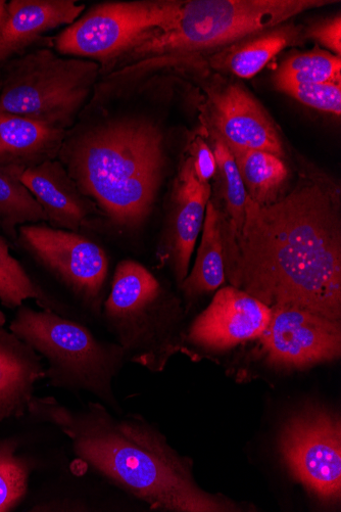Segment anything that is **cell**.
<instances>
[{
  "mask_svg": "<svg viewBox=\"0 0 341 512\" xmlns=\"http://www.w3.org/2000/svg\"><path fill=\"white\" fill-rule=\"evenodd\" d=\"M232 287L269 308L341 317L340 194L323 178H302L286 197L260 206L249 197L233 254Z\"/></svg>",
  "mask_w": 341,
  "mask_h": 512,
  "instance_id": "cell-1",
  "label": "cell"
},
{
  "mask_svg": "<svg viewBox=\"0 0 341 512\" xmlns=\"http://www.w3.org/2000/svg\"><path fill=\"white\" fill-rule=\"evenodd\" d=\"M29 412L66 435L86 468L153 509L239 511L232 502L205 492L194 480L190 462L139 416L117 418L96 402L70 408L53 397L34 398Z\"/></svg>",
  "mask_w": 341,
  "mask_h": 512,
  "instance_id": "cell-2",
  "label": "cell"
},
{
  "mask_svg": "<svg viewBox=\"0 0 341 512\" xmlns=\"http://www.w3.org/2000/svg\"><path fill=\"white\" fill-rule=\"evenodd\" d=\"M58 159L107 221L136 229L150 216L164 179V134L144 118L79 124L67 131Z\"/></svg>",
  "mask_w": 341,
  "mask_h": 512,
  "instance_id": "cell-3",
  "label": "cell"
},
{
  "mask_svg": "<svg viewBox=\"0 0 341 512\" xmlns=\"http://www.w3.org/2000/svg\"><path fill=\"white\" fill-rule=\"evenodd\" d=\"M328 0H189L173 23L137 43L126 56L181 58L232 44L285 24Z\"/></svg>",
  "mask_w": 341,
  "mask_h": 512,
  "instance_id": "cell-4",
  "label": "cell"
},
{
  "mask_svg": "<svg viewBox=\"0 0 341 512\" xmlns=\"http://www.w3.org/2000/svg\"><path fill=\"white\" fill-rule=\"evenodd\" d=\"M10 330L47 361L45 378L53 387L115 403L111 383L122 348L96 339L82 323L44 309L21 307Z\"/></svg>",
  "mask_w": 341,
  "mask_h": 512,
  "instance_id": "cell-5",
  "label": "cell"
},
{
  "mask_svg": "<svg viewBox=\"0 0 341 512\" xmlns=\"http://www.w3.org/2000/svg\"><path fill=\"white\" fill-rule=\"evenodd\" d=\"M101 66L39 49L0 64V111L68 131L82 113Z\"/></svg>",
  "mask_w": 341,
  "mask_h": 512,
  "instance_id": "cell-6",
  "label": "cell"
},
{
  "mask_svg": "<svg viewBox=\"0 0 341 512\" xmlns=\"http://www.w3.org/2000/svg\"><path fill=\"white\" fill-rule=\"evenodd\" d=\"M181 5L175 0L96 5L53 39L55 49L101 63L103 72L145 37L170 26Z\"/></svg>",
  "mask_w": 341,
  "mask_h": 512,
  "instance_id": "cell-7",
  "label": "cell"
},
{
  "mask_svg": "<svg viewBox=\"0 0 341 512\" xmlns=\"http://www.w3.org/2000/svg\"><path fill=\"white\" fill-rule=\"evenodd\" d=\"M17 243L88 310L101 312L109 259L100 245L79 232L42 224L21 226Z\"/></svg>",
  "mask_w": 341,
  "mask_h": 512,
  "instance_id": "cell-8",
  "label": "cell"
},
{
  "mask_svg": "<svg viewBox=\"0 0 341 512\" xmlns=\"http://www.w3.org/2000/svg\"><path fill=\"white\" fill-rule=\"evenodd\" d=\"M280 451L292 477L326 504L341 496V426L334 414L310 409L287 422Z\"/></svg>",
  "mask_w": 341,
  "mask_h": 512,
  "instance_id": "cell-9",
  "label": "cell"
},
{
  "mask_svg": "<svg viewBox=\"0 0 341 512\" xmlns=\"http://www.w3.org/2000/svg\"><path fill=\"white\" fill-rule=\"evenodd\" d=\"M261 342L271 366L307 368L339 358L340 321L300 308L274 307Z\"/></svg>",
  "mask_w": 341,
  "mask_h": 512,
  "instance_id": "cell-10",
  "label": "cell"
},
{
  "mask_svg": "<svg viewBox=\"0 0 341 512\" xmlns=\"http://www.w3.org/2000/svg\"><path fill=\"white\" fill-rule=\"evenodd\" d=\"M210 196V183H202L197 178L188 156L175 180L169 219L158 249V258L170 266L179 286L188 275Z\"/></svg>",
  "mask_w": 341,
  "mask_h": 512,
  "instance_id": "cell-11",
  "label": "cell"
},
{
  "mask_svg": "<svg viewBox=\"0 0 341 512\" xmlns=\"http://www.w3.org/2000/svg\"><path fill=\"white\" fill-rule=\"evenodd\" d=\"M271 308L234 287L220 290L192 323L187 339L212 350H227L259 339L266 332Z\"/></svg>",
  "mask_w": 341,
  "mask_h": 512,
  "instance_id": "cell-12",
  "label": "cell"
},
{
  "mask_svg": "<svg viewBox=\"0 0 341 512\" xmlns=\"http://www.w3.org/2000/svg\"><path fill=\"white\" fill-rule=\"evenodd\" d=\"M213 131L228 146L284 157L281 139L272 120L245 88L229 84L209 91Z\"/></svg>",
  "mask_w": 341,
  "mask_h": 512,
  "instance_id": "cell-13",
  "label": "cell"
},
{
  "mask_svg": "<svg viewBox=\"0 0 341 512\" xmlns=\"http://www.w3.org/2000/svg\"><path fill=\"white\" fill-rule=\"evenodd\" d=\"M22 183L43 209L52 227L81 232L99 207L78 188L60 160H48L25 170Z\"/></svg>",
  "mask_w": 341,
  "mask_h": 512,
  "instance_id": "cell-14",
  "label": "cell"
},
{
  "mask_svg": "<svg viewBox=\"0 0 341 512\" xmlns=\"http://www.w3.org/2000/svg\"><path fill=\"white\" fill-rule=\"evenodd\" d=\"M85 8L74 0H12L0 25V64L23 55L45 33L72 25Z\"/></svg>",
  "mask_w": 341,
  "mask_h": 512,
  "instance_id": "cell-15",
  "label": "cell"
},
{
  "mask_svg": "<svg viewBox=\"0 0 341 512\" xmlns=\"http://www.w3.org/2000/svg\"><path fill=\"white\" fill-rule=\"evenodd\" d=\"M41 359L16 335L0 328V422L29 412L35 385L45 378Z\"/></svg>",
  "mask_w": 341,
  "mask_h": 512,
  "instance_id": "cell-16",
  "label": "cell"
},
{
  "mask_svg": "<svg viewBox=\"0 0 341 512\" xmlns=\"http://www.w3.org/2000/svg\"><path fill=\"white\" fill-rule=\"evenodd\" d=\"M66 130L0 111V167L27 170L58 159Z\"/></svg>",
  "mask_w": 341,
  "mask_h": 512,
  "instance_id": "cell-17",
  "label": "cell"
},
{
  "mask_svg": "<svg viewBox=\"0 0 341 512\" xmlns=\"http://www.w3.org/2000/svg\"><path fill=\"white\" fill-rule=\"evenodd\" d=\"M303 37L301 27L282 24L232 43L213 57L211 64L215 69L250 79L280 52L299 43Z\"/></svg>",
  "mask_w": 341,
  "mask_h": 512,
  "instance_id": "cell-18",
  "label": "cell"
},
{
  "mask_svg": "<svg viewBox=\"0 0 341 512\" xmlns=\"http://www.w3.org/2000/svg\"><path fill=\"white\" fill-rule=\"evenodd\" d=\"M222 222V213L209 202L196 263L179 286L187 299L214 292L225 282Z\"/></svg>",
  "mask_w": 341,
  "mask_h": 512,
  "instance_id": "cell-19",
  "label": "cell"
},
{
  "mask_svg": "<svg viewBox=\"0 0 341 512\" xmlns=\"http://www.w3.org/2000/svg\"><path fill=\"white\" fill-rule=\"evenodd\" d=\"M212 134L221 195L227 212V215H223L222 222L224 259L226 260L233 254L241 236L248 193L231 151L219 134L215 131Z\"/></svg>",
  "mask_w": 341,
  "mask_h": 512,
  "instance_id": "cell-20",
  "label": "cell"
},
{
  "mask_svg": "<svg viewBox=\"0 0 341 512\" xmlns=\"http://www.w3.org/2000/svg\"><path fill=\"white\" fill-rule=\"evenodd\" d=\"M227 147L234 157L248 197L260 206L276 202L288 178L283 160L268 152Z\"/></svg>",
  "mask_w": 341,
  "mask_h": 512,
  "instance_id": "cell-21",
  "label": "cell"
},
{
  "mask_svg": "<svg viewBox=\"0 0 341 512\" xmlns=\"http://www.w3.org/2000/svg\"><path fill=\"white\" fill-rule=\"evenodd\" d=\"M28 299L34 300L44 310L70 317L65 304L32 281L21 263L11 255L6 240L0 236V301L5 307L14 309Z\"/></svg>",
  "mask_w": 341,
  "mask_h": 512,
  "instance_id": "cell-22",
  "label": "cell"
},
{
  "mask_svg": "<svg viewBox=\"0 0 341 512\" xmlns=\"http://www.w3.org/2000/svg\"><path fill=\"white\" fill-rule=\"evenodd\" d=\"M23 172L0 167V230L16 242L21 226L46 222L43 209L21 181Z\"/></svg>",
  "mask_w": 341,
  "mask_h": 512,
  "instance_id": "cell-23",
  "label": "cell"
},
{
  "mask_svg": "<svg viewBox=\"0 0 341 512\" xmlns=\"http://www.w3.org/2000/svg\"><path fill=\"white\" fill-rule=\"evenodd\" d=\"M341 83V60L322 50L296 54L278 68L274 83Z\"/></svg>",
  "mask_w": 341,
  "mask_h": 512,
  "instance_id": "cell-24",
  "label": "cell"
},
{
  "mask_svg": "<svg viewBox=\"0 0 341 512\" xmlns=\"http://www.w3.org/2000/svg\"><path fill=\"white\" fill-rule=\"evenodd\" d=\"M17 448L14 440L0 442V512L13 509L27 491L30 467Z\"/></svg>",
  "mask_w": 341,
  "mask_h": 512,
  "instance_id": "cell-25",
  "label": "cell"
},
{
  "mask_svg": "<svg viewBox=\"0 0 341 512\" xmlns=\"http://www.w3.org/2000/svg\"><path fill=\"white\" fill-rule=\"evenodd\" d=\"M274 85L305 106L337 117L341 114V83L276 82Z\"/></svg>",
  "mask_w": 341,
  "mask_h": 512,
  "instance_id": "cell-26",
  "label": "cell"
},
{
  "mask_svg": "<svg viewBox=\"0 0 341 512\" xmlns=\"http://www.w3.org/2000/svg\"><path fill=\"white\" fill-rule=\"evenodd\" d=\"M306 36L315 39L335 56L341 54V18L340 15L318 22L309 28Z\"/></svg>",
  "mask_w": 341,
  "mask_h": 512,
  "instance_id": "cell-27",
  "label": "cell"
},
{
  "mask_svg": "<svg viewBox=\"0 0 341 512\" xmlns=\"http://www.w3.org/2000/svg\"><path fill=\"white\" fill-rule=\"evenodd\" d=\"M194 173L202 183H209L217 173V162L214 152L201 138H197L190 148Z\"/></svg>",
  "mask_w": 341,
  "mask_h": 512,
  "instance_id": "cell-28",
  "label": "cell"
},
{
  "mask_svg": "<svg viewBox=\"0 0 341 512\" xmlns=\"http://www.w3.org/2000/svg\"><path fill=\"white\" fill-rule=\"evenodd\" d=\"M8 3L6 0H0V25L4 22L7 16Z\"/></svg>",
  "mask_w": 341,
  "mask_h": 512,
  "instance_id": "cell-29",
  "label": "cell"
},
{
  "mask_svg": "<svg viewBox=\"0 0 341 512\" xmlns=\"http://www.w3.org/2000/svg\"><path fill=\"white\" fill-rule=\"evenodd\" d=\"M6 323V316L2 310H0V328H3Z\"/></svg>",
  "mask_w": 341,
  "mask_h": 512,
  "instance_id": "cell-30",
  "label": "cell"
}]
</instances>
